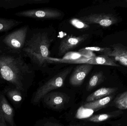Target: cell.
<instances>
[{
  "mask_svg": "<svg viewBox=\"0 0 127 126\" xmlns=\"http://www.w3.org/2000/svg\"><path fill=\"white\" fill-rule=\"evenodd\" d=\"M22 53L13 52L0 47V78L20 91H23L32 69Z\"/></svg>",
  "mask_w": 127,
  "mask_h": 126,
  "instance_id": "cell-1",
  "label": "cell"
},
{
  "mask_svg": "<svg viewBox=\"0 0 127 126\" xmlns=\"http://www.w3.org/2000/svg\"><path fill=\"white\" fill-rule=\"evenodd\" d=\"M53 41L46 32H32L29 29L22 54L29 58L33 64L44 66L49 62V49Z\"/></svg>",
  "mask_w": 127,
  "mask_h": 126,
  "instance_id": "cell-2",
  "label": "cell"
},
{
  "mask_svg": "<svg viewBox=\"0 0 127 126\" xmlns=\"http://www.w3.org/2000/svg\"><path fill=\"white\" fill-rule=\"evenodd\" d=\"M29 27L25 25L0 37V47L13 52L22 53Z\"/></svg>",
  "mask_w": 127,
  "mask_h": 126,
  "instance_id": "cell-3",
  "label": "cell"
},
{
  "mask_svg": "<svg viewBox=\"0 0 127 126\" xmlns=\"http://www.w3.org/2000/svg\"><path fill=\"white\" fill-rule=\"evenodd\" d=\"M72 69V67L66 68L54 75L39 88L33 98V103L37 104L51 91L62 87L66 78L71 72Z\"/></svg>",
  "mask_w": 127,
  "mask_h": 126,
  "instance_id": "cell-4",
  "label": "cell"
},
{
  "mask_svg": "<svg viewBox=\"0 0 127 126\" xmlns=\"http://www.w3.org/2000/svg\"><path fill=\"white\" fill-rule=\"evenodd\" d=\"M16 16L27 17L35 19H56L60 18L62 13L59 10L49 8L29 10L18 12Z\"/></svg>",
  "mask_w": 127,
  "mask_h": 126,
  "instance_id": "cell-5",
  "label": "cell"
},
{
  "mask_svg": "<svg viewBox=\"0 0 127 126\" xmlns=\"http://www.w3.org/2000/svg\"><path fill=\"white\" fill-rule=\"evenodd\" d=\"M79 20L86 24H96L103 27H108L115 24L118 19L110 14H92L80 17Z\"/></svg>",
  "mask_w": 127,
  "mask_h": 126,
  "instance_id": "cell-6",
  "label": "cell"
},
{
  "mask_svg": "<svg viewBox=\"0 0 127 126\" xmlns=\"http://www.w3.org/2000/svg\"><path fill=\"white\" fill-rule=\"evenodd\" d=\"M89 36L85 34L78 36L73 35L66 36L61 41L59 47V55H63L69 50L77 47L85 41Z\"/></svg>",
  "mask_w": 127,
  "mask_h": 126,
  "instance_id": "cell-7",
  "label": "cell"
},
{
  "mask_svg": "<svg viewBox=\"0 0 127 126\" xmlns=\"http://www.w3.org/2000/svg\"><path fill=\"white\" fill-rule=\"evenodd\" d=\"M93 67V65L86 63L77 66L70 76V84L74 86L81 85Z\"/></svg>",
  "mask_w": 127,
  "mask_h": 126,
  "instance_id": "cell-8",
  "label": "cell"
},
{
  "mask_svg": "<svg viewBox=\"0 0 127 126\" xmlns=\"http://www.w3.org/2000/svg\"><path fill=\"white\" fill-rule=\"evenodd\" d=\"M43 98L45 103L48 107L54 109H59L63 107L67 100L66 95L59 92H50Z\"/></svg>",
  "mask_w": 127,
  "mask_h": 126,
  "instance_id": "cell-9",
  "label": "cell"
},
{
  "mask_svg": "<svg viewBox=\"0 0 127 126\" xmlns=\"http://www.w3.org/2000/svg\"><path fill=\"white\" fill-rule=\"evenodd\" d=\"M0 114L10 126H16L14 121V111L4 95L0 91Z\"/></svg>",
  "mask_w": 127,
  "mask_h": 126,
  "instance_id": "cell-10",
  "label": "cell"
},
{
  "mask_svg": "<svg viewBox=\"0 0 127 126\" xmlns=\"http://www.w3.org/2000/svg\"><path fill=\"white\" fill-rule=\"evenodd\" d=\"M105 55L113 58L115 60L127 67V50L121 47L116 45L114 46L113 50H111Z\"/></svg>",
  "mask_w": 127,
  "mask_h": 126,
  "instance_id": "cell-11",
  "label": "cell"
},
{
  "mask_svg": "<svg viewBox=\"0 0 127 126\" xmlns=\"http://www.w3.org/2000/svg\"><path fill=\"white\" fill-rule=\"evenodd\" d=\"M118 90L117 88L103 87L100 88L89 95L87 98L86 102L90 103L102 99L114 94Z\"/></svg>",
  "mask_w": 127,
  "mask_h": 126,
  "instance_id": "cell-12",
  "label": "cell"
},
{
  "mask_svg": "<svg viewBox=\"0 0 127 126\" xmlns=\"http://www.w3.org/2000/svg\"><path fill=\"white\" fill-rule=\"evenodd\" d=\"M85 63L92 65H101L111 66L120 67L114 60L105 55L94 56L88 60Z\"/></svg>",
  "mask_w": 127,
  "mask_h": 126,
  "instance_id": "cell-13",
  "label": "cell"
},
{
  "mask_svg": "<svg viewBox=\"0 0 127 126\" xmlns=\"http://www.w3.org/2000/svg\"><path fill=\"white\" fill-rule=\"evenodd\" d=\"M113 96L110 95L102 99H99L90 103H87L83 107L86 108L92 109L94 111L97 110L104 107L110 102Z\"/></svg>",
  "mask_w": 127,
  "mask_h": 126,
  "instance_id": "cell-14",
  "label": "cell"
},
{
  "mask_svg": "<svg viewBox=\"0 0 127 126\" xmlns=\"http://www.w3.org/2000/svg\"><path fill=\"white\" fill-rule=\"evenodd\" d=\"M5 95L14 105H17L22 100L21 91L12 86V87H6L4 90Z\"/></svg>",
  "mask_w": 127,
  "mask_h": 126,
  "instance_id": "cell-15",
  "label": "cell"
},
{
  "mask_svg": "<svg viewBox=\"0 0 127 126\" xmlns=\"http://www.w3.org/2000/svg\"><path fill=\"white\" fill-rule=\"evenodd\" d=\"M123 113V112L122 111L118 110L110 113L94 115L87 118V120L88 121L94 123H100L107 120L110 118L119 116Z\"/></svg>",
  "mask_w": 127,
  "mask_h": 126,
  "instance_id": "cell-16",
  "label": "cell"
},
{
  "mask_svg": "<svg viewBox=\"0 0 127 126\" xmlns=\"http://www.w3.org/2000/svg\"><path fill=\"white\" fill-rule=\"evenodd\" d=\"M22 23V21L13 19L0 18V33L8 32Z\"/></svg>",
  "mask_w": 127,
  "mask_h": 126,
  "instance_id": "cell-17",
  "label": "cell"
},
{
  "mask_svg": "<svg viewBox=\"0 0 127 126\" xmlns=\"http://www.w3.org/2000/svg\"><path fill=\"white\" fill-rule=\"evenodd\" d=\"M1 7L6 9L15 8L19 6L29 4V0H0Z\"/></svg>",
  "mask_w": 127,
  "mask_h": 126,
  "instance_id": "cell-18",
  "label": "cell"
},
{
  "mask_svg": "<svg viewBox=\"0 0 127 126\" xmlns=\"http://www.w3.org/2000/svg\"><path fill=\"white\" fill-rule=\"evenodd\" d=\"M104 78V75L102 72H99L93 75L87 85V91H90L96 87L103 81Z\"/></svg>",
  "mask_w": 127,
  "mask_h": 126,
  "instance_id": "cell-19",
  "label": "cell"
},
{
  "mask_svg": "<svg viewBox=\"0 0 127 126\" xmlns=\"http://www.w3.org/2000/svg\"><path fill=\"white\" fill-rule=\"evenodd\" d=\"M114 102L115 106L119 109H127V90L118 96Z\"/></svg>",
  "mask_w": 127,
  "mask_h": 126,
  "instance_id": "cell-20",
  "label": "cell"
},
{
  "mask_svg": "<svg viewBox=\"0 0 127 126\" xmlns=\"http://www.w3.org/2000/svg\"><path fill=\"white\" fill-rule=\"evenodd\" d=\"M94 111L92 109L84 108L82 106L78 109L76 114V117L79 119L90 117V116L94 113Z\"/></svg>",
  "mask_w": 127,
  "mask_h": 126,
  "instance_id": "cell-21",
  "label": "cell"
},
{
  "mask_svg": "<svg viewBox=\"0 0 127 126\" xmlns=\"http://www.w3.org/2000/svg\"><path fill=\"white\" fill-rule=\"evenodd\" d=\"M71 24L78 29H85L89 27L88 24L85 23L79 19L74 18L70 20Z\"/></svg>",
  "mask_w": 127,
  "mask_h": 126,
  "instance_id": "cell-22",
  "label": "cell"
},
{
  "mask_svg": "<svg viewBox=\"0 0 127 126\" xmlns=\"http://www.w3.org/2000/svg\"><path fill=\"white\" fill-rule=\"evenodd\" d=\"M43 126H64L59 124L57 123H52V122H47L44 124Z\"/></svg>",
  "mask_w": 127,
  "mask_h": 126,
  "instance_id": "cell-23",
  "label": "cell"
},
{
  "mask_svg": "<svg viewBox=\"0 0 127 126\" xmlns=\"http://www.w3.org/2000/svg\"><path fill=\"white\" fill-rule=\"evenodd\" d=\"M0 7H1L0 3Z\"/></svg>",
  "mask_w": 127,
  "mask_h": 126,
  "instance_id": "cell-24",
  "label": "cell"
}]
</instances>
